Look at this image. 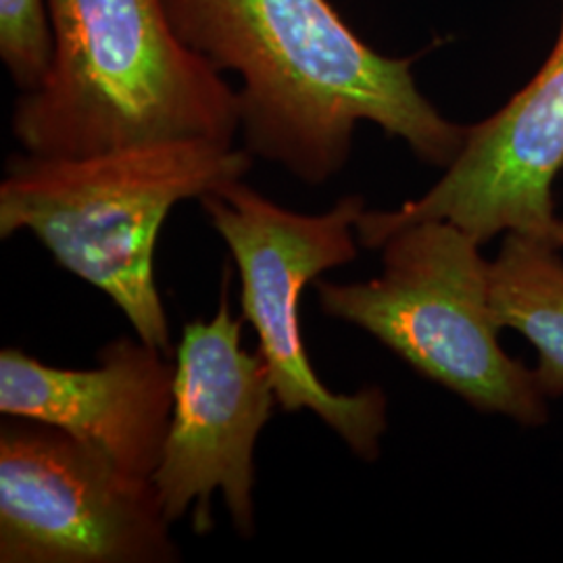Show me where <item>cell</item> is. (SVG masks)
I'll use <instances>...</instances> for the list:
<instances>
[{
	"instance_id": "6da1fadb",
	"label": "cell",
	"mask_w": 563,
	"mask_h": 563,
	"mask_svg": "<svg viewBox=\"0 0 563 563\" xmlns=\"http://www.w3.org/2000/svg\"><path fill=\"white\" fill-rule=\"evenodd\" d=\"M176 34L241 80L244 148L309 186L339 176L367 121L446 167L467 125L423 97L413 59L378 53L330 0H163Z\"/></svg>"
},
{
	"instance_id": "7a4b0ae2",
	"label": "cell",
	"mask_w": 563,
	"mask_h": 563,
	"mask_svg": "<svg viewBox=\"0 0 563 563\" xmlns=\"http://www.w3.org/2000/svg\"><path fill=\"white\" fill-rule=\"evenodd\" d=\"M53 51L21 92L23 153L86 157L142 144L241 134L239 92L176 34L163 0H46Z\"/></svg>"
},
{
	"instance_id": "3957f363",
	"label": "cell",
	"mask_w": 563,
	"mask_h": 563,
	"mask_svg": "<svg viewBox=\"0 0 563 563\" xmlns=\"http://www.w3.org/2000/svg\"><path fill=\"white\" fill-rule=\"evenodd\" d=\"M253 155L234 144L174 141L86 157H9L0 181V239L34 234L63 269L120 307L141 341L174 355L155 280L169 211L242 180Z\"/></svg>"
},
{
	"instance_id": "277c9868",
	"label": "cell",
	"mask_w": 563,
	"mask_h": 563,
	"mask_svg": "<svg viewBox=\"0 0 563 563\" xmlns=\"http://www.w3.org/2000/svg\"><path fill=\"white\" fill-rule=\"evenodd\" d=\"M481 242L444 220L409 223L380 244L383 274L316 280L323 316L362 328L418 374L484 413L522 426L549 420L534 369L509 357Z\"/></svg>"
},
{
	"instance_id": "5b68a950",
	"label": "cell",
	"mask_w": 563,
	"mask_h": 563,
	"mask_svg": "<svg viewBox=\"0 0 563 563\" xmlns=\"http://www.w3.org/2000/svg\"><path fill=\"white\" fill-rule=\"evenodd\" d=\"M202 211L230 249L241 276L242 320L253 325L284 411H313L353 455L380 457L388 428V399L380 386L334 393L318 378L302 342V290L323 272L355 262L357 222L365 211L360 195H349L320 213L305 216L269 201L242 180L207 192Z\"/></svg>"
},
{
	"instance_id": "8992f818",
	"label": "cell",
	"mask_w": 563,
	"mask_h": 563,
	"mask_svg": "<svg viewBox=\"0 0 563 563\" xmlns=\"http://www.w3.org/2000/svg\"><path fill=\"white\" fill-rule=\"evenodd\" d=\"M155 486L55 426L0 430V562L174 563Z\"/></svg>"
},
{
	"instance_id": "52a82bcc",
	"label": "cell",
	"mask_w": 563,
	"mask_h": 563,
	"mask_svg": "<svg viewBox=\"0 0 563 563\" xmlns=\"http://www.w3.org/2000/svg\"><path fill=\"white\" fill-rule=\"evenodd\" d=\"M232 267L225 265L218 311L192 320L176 346L174 409L153 486L167 522L192 514V530H213L220 493L242 539L255 532V446L274 405V383L262 353L242 346L244 320L230 307Z\"/></svg>"
},
{
	"instance_id": "ba28073f",
	"label": "cell",
	"mask_w": 563,
	"mask_h": 563,
	"mask_svg": "<svg viewBox=\"0 0 563 563\" xmlns=\"http://www.w3.org/2000/svg\"><path fill=\"white\" fill-rule=\"evenodd\" d=\"M563 167V13L537 76L467 134L443 178L393 211H363L357 239L380 249L395 230L426 220L455 223L481 244L516 232L563 249L553 181Z\"/></svg>"
},
{
	"instance_id": "9c48e42d",
	"label": "cell",
	"mask_w": 563,
	"mask_h": 563,
	"mask_svg": "<svg viewBox=\"0 0 563 563\" xmlns=\"http://www.w3.org/2000/svg\"><path fill=\"white\" fill-rule=\"evenodd\" d=\"M176 363L159 349L121 336L99 365L67 369L20 349L0 353V411L55 426L123 474L153 483L174 409Z\"/></svg>"
},
{
	"instance_id": "30bf717a",
	"label": "cell",
	"mask_w": 563,
	"mask_h": 563,
	"mask_svg": "<svg viewBox=\"0 0 563 563\" xmlns=\"http://www.w3.org/2000/svg\"><path fill=\"white\" fill-rule=\"evenodd\" d=\"M490 299L501 328L537 351L534 376L547 399L563 395V249L507 232L490 262Z\"/></svg>"
},
{
	"instance_id": "8fae6325",
	"label": "cell",
	"mask_w": 563,
	"mask_h": 563,
	"mask_svg": "<svg viewBox=\"0 0 563 563\" xmlns=\"http://www.w3.org/2000/svg\"><path fill=\"white\" fill-rule=\"evenodd\" d=\"M51 51L46 0H0V59L21 92L41 84Z\"/></svg>"
}]
</instances>
